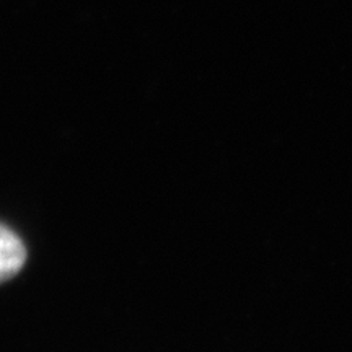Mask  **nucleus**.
<instances>
[{
	"instance_id": "obj_1",
	"label": "nucleus",
	"mask_w": 352,
	"mask_h": 352,
	"mask_svg": "<svg viewBox=\"0 0 352 352\" xmlns=\"http://www.w3.org/2000/svg\"><path fill=\"white\" fill-rule=\"evenodd\" d=\"M26 250L16 233L0 223V283L10 279L23 267Z\"/></svg>"
}]
</instances>
